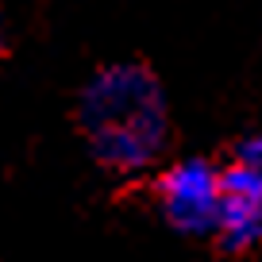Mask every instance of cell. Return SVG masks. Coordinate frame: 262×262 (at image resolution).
<instances>
[{
    "label": "cell",
    "instance_id": "cell-1",
    "mask_svg": "<svg viewBox=\"0 0 262 262\" xmlns=\"http://www.w3.org/2000/svg\"><path fill=\"white\" fill-rule=\"evenodd\" d=\"M77 123L93 158L112 173H143L162 158L170 108L158 77L139 62H112L85 81Z\"/></svg>",
    "mask_w": 262,
    "mask_h": 262
},
{
    "label": "cell",
    "instance_id": "cell-2",
    "mask_svg": "<svg viewBox=\"0 0 262 262\" xmlns=\"http://www.w3.org/2000/svg\"><path fill=\"white\" fill-rule=\"evenodd\" d=\"M158 212L181 235H216L224 208V170L208 158H181L155 181Z\"/></svg>",
    "mask_w": 262,
    "mask_h": 262
},
{
    "label": "cell",
    "instance_id": "cell-3",
    "mask_svg": "<svg viewBox=\"0 0 262 262\" xmlns=\"http://www.w3.org/2000/svg\"><path fill=\"white\" fill-rule=\"evenodd\" d=\"M216 235L228 251L262 247V166L251 158H239L224 170V208Z\"/></svg>",
    "mask_w": 262,
    "mask_h": 262
},
{
    "label": "cell",
    "instance_id": "cell-4",
    "mask_svg": "<svg viewBox=\"0 0 262 262\" xmlns=\"http://www.w3.org/2000/svg\"><path fill=\"white\" fill-rule=\"evenodd\" d=\"M239 158H251V162H258V166H262V131L254 135V139H247V143H243Z\"/></svg>",
    "mask_w": 262,
    "mask_h": 262
},
{
    "label": "cell",
    "instance_id": "cell-5",
    "mask_svg": "<svg viewBox=\"0 0 262 262\" xmlns=\"http://www.w3.org/2000/svg\"><path fill=\"white\" fill-rule=\"evenodd\" d=\"M0 50H4V19H0Z\"/></svg>",
    "mask_w": 262,
    "mask_h": 262
}]
</instances>
